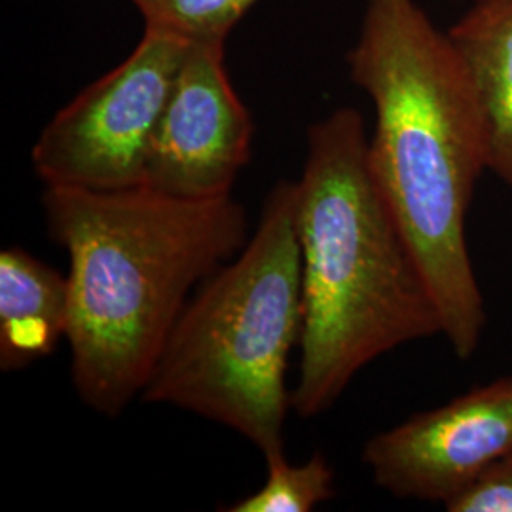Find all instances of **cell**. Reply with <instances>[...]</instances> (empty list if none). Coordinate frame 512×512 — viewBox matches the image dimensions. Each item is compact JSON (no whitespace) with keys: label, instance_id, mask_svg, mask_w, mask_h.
<instances>
[{"label":"cell","instance_id":"10","mask_svg":"<svg viewBox=\"0 0 512 512\" xmlns=\"http://www.w3.org/2000/svg\"><path fill=\"white\" fill-rule=\"evenodd\" d=\"M264 461L268 471L264 486L224 511L310 512L336 494L334 469L323 454H313L300 465H293L285 454Z\"/></svg>","mask_w":512,"mask_h":512},{"label":"cell","instance_id":"4","mask_svg":"<svg viewBox=\"0 0 512 512\" xmlns=\"http://www.w3.org/2000/svg\"><path fill=\"white\" fill-rule=\"evenodd\" d=\"M302 323L296 181H279L255 234L186 302L141 397L236 431L264 459L285 454L287 366Z\"/></svg>","mask_w":512,"mask_h":512},{"label":"cell","instance_id":"11","mask_svg":"<svg viewBox=\"0 0 512 512\" xmlns=\"http://www.w3.org/2000/svg\"><path fill=\"white\" fill-rule=\"evenodd\" d=\"M156 27L190 44H226V38L258 0H129Z\"/></svg>","mask_w":512,"mask_h":512},{"label":"cell","instance_id":"9","mask_svg":"<svg viewBox=\"0 0 512 512\" xmlns=\"http://www.w3.org/2000/svg\"><path fill=\"white\" fill-rule=\"evenodd\" d=\"M486 120L490 171L512 190V0H475L448 29Z\"/></svg>","mask_w":512,"mask_h":512},{"label":"cell","instance_id":"2","mask_svg":"<svg viewBox=\"0 0 512 512\" xmlns=\"http://www.w3.org/2000/svg\"><path fill=\"white\" fill-rule=\"evenodd\" d=\"M48 234L69 255L71 378L80 401L118 418L143 395L186 302L247 243L232 196L192 202L147 186H44Z\"/></svg>","mask_w":512,"mask_h":512},{"label":"cell","instance_id":"5","mask_svg":"<svg viewBox=\"0 0 512 512\" xmlns=\"http://www.w3.org/2000/svg\"><path fill=\"white\" fill-rule=\"evenodd\" d=\"M190 42L145 27L137 48L55 114L31 152L44 186H141L148 147Z\"/></svg>","mask_w":512,"mask_h":512},{"label":"cell","instance_id":"8","mask_svg":"<svg viewBox=\"0 0 512 512\" xmlns=\"http://www.w3.org/2000/svg\"><path fill=\"white\" fill-rule=\"evenodd\" d=\"M69 279L21 247L0 253V370L54 353L69 329Z\"/></svg>","mask_w":512,"mask_h":512},{"label":"cell","instance_id":"12","mask_svg":"<svg viewBox=\"0 0 512 512\" xmlns=\"http://www.w3.org/2000/svg\"><path fill=\"white\" fill-rule=\"evenodd\" d=\"M448 512H512V454L444 505Z\"/></svg>","mask_w":512,"mask_h":512},{"label":"cell","instance_id":"6","mask_svg":"<svg viewBox=\"0 0 512 512\" xmlns=\"http://www.w3.org/2000/svg\"><path fill=\"white\" fill-rule=\"evenodd\" d=\"M512 454V376L374 435L363 463L387 494L446 505Z\"/></svg>","mask_w":512,"mask_h":512},{"label":"cell","instance_id":"7","mask_svg":"<svg viewBox=\"0 0 512 512\" xmlns=\"http://www.w3.org/2000/svg\"><path fill=\"white\" fill-rule=\"evenodd\" d=\"M253 135L226 73L224 44H192L152 135L143 186L192 202L232 196Z\"/></svg>","mask_w":512,"mask_h":512},{"label":"cell","instance_id":"3","mask_svg":"<svg viewBox=\"0 0 512 512\" xmlns=\"http://www.w3.org/2000/svg\"><path fill=\"white\" fill-rule=\"evenodd\" d=\"M296 181L302 338L291 406L332 408L372 361L442 336L439 310L368 164L365 118L353 107L311 124Z\"/></svg>","mask_w":512,"mask_h":512},{"label":"cell","instance_id":"1","mask_svg":"<svg viewBox=\"0 0 512 512\" xmlns=\"http://www.w3.org/2000/svg\"><path fill=\"white\" fill-rule=\"evenodd\" d=\"M348 69L376 114L372 177L435 300L442 336L469 361L488 325L467 243L476 184L490 171L473 78L418 0H368Z\"/></svg>","mask_w":512,"mask_h":512}]
</instances>
